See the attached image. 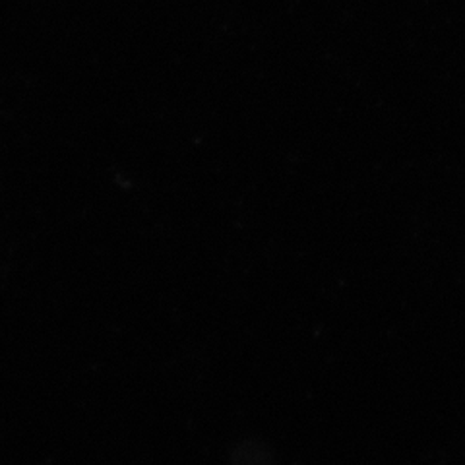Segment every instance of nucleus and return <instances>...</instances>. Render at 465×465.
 Wrapping results in <instances>:
<instances>
[]
</instances>
